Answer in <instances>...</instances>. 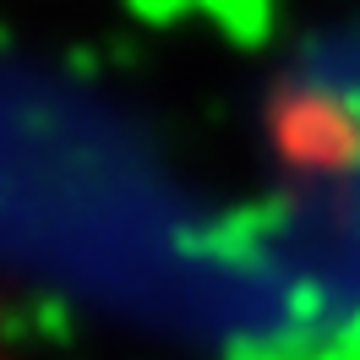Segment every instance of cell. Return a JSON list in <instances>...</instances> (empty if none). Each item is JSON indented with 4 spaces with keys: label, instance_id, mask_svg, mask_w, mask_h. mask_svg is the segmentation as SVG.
<instances>
[{
    "label": "cell",
    "instance_id": "6da1fadb",
    "mask_svg": "<svg viewBox=\"0 0 360 360\" xmlns=\"http://www.w3.org/2000/svg\"><path fill=\"white\" fill-rule=\"evenodd\" d=\"M0 360H6V328H0Z\"/></svg>",
    "mask_w": 360,
    "mask_h": 360
}]
</instances>
